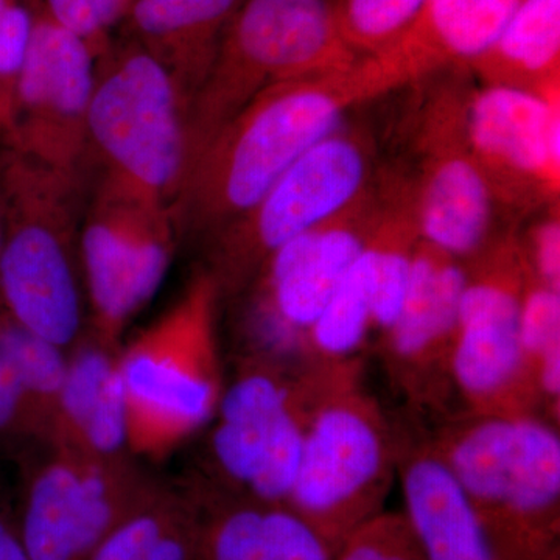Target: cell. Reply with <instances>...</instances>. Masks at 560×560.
I'll list each match as a JSON object with an SVG mask.
<instances>
[{
  "mask_svg": "<svg viewBox=\"0 0 560 560\" xmlns=\"http://www.w3.org/2000/svg\"><path fill=\"white\" fill-rule=\"evenodd\" d=\"M425 0H334L342 40L359 58L388 47L415 20Z\"/></svg>",
  "mask_w": 560,
  "mask_h": 560,
  "instance_id": "obj_28",
  "label": "cell"
},
{
  "mask_svg": "<svg viewBox=\"0 0 560 560\" xmlns=\"http://www.w3.org/2000/svg\"><path fill=\"white\" fill-rule=\"evenodd\" d=\"M359 60L338 32L334 0H243L187 113L186 178L217 131L265 88Z\"/></svg>",
  "mask_w": 560,
  "mask_h": 560,
  "instance_id": "obj_7",
  "label": "cell"
},
{
  "mask_svg": "<svg viewBox=\"0 0 560 560\" xmlns=\"http://www.w3.org/2000/svg\"><path fill=\"white\" fill-rule=\"evenodd\" d=\"M469 95L458 81L444 84L422 109L419 178L411 183L420 238L463 261L495 238V200L467 138Z\"/></svg>",
  "mask_w": 560,
  "mask_h": 560,
  "instance_id": "obj_14",
  "label": "cell"
},
{
  "mask_svg": "<svg viewBox=\"0 0 560 560\" xmlns=\"http://www.w3.org/2000/svg\"><path fill=\"white\" fill-rule=\"evenodd\" d=\"M243 0H132L121 35L161 62L194 102Z\"/></svg>",
  "mask_w": 560,
  "mask_h": 560,
  "instance_id": "obj_22",
  "label": "cell"
},
{
  "mask_svg": "<svg viewBox=\"0 0 560 560\" xmlns=\"http://www.w3.org/2000/svg\"><path fill=\"white\" fill-rule=\"evenodd\" d=\"M319 382V364L238 355L187 482L242 499L289 500Z\"/></svg>",
  "mask_w": 560,
  "mask_h": 560,
  "instance_id": "obj_6",
  "label": "cell"
},
{
  "mask_svg": "<svg viewBox=\"0 0 560 560\" xmlns=\"http://www.w3.org/2000/svg\"><path fill=\"white\" fill-rule=\"evenodd\" d=\"M94 75L90 47L43 9L22 69L7 147L51 167L91 175L88 113Z\"/></svg>",
  "mask_w": 560,
  "mask_h": 560,
  "instance_id": "obj_16",
  "label": "cell"
},
{
  "mask_svg": "<svg viewBox=\"0 0 560 560\" xmlns=\"http://www.w3.org/2000/svg\"><path fill=\"white\" fill-rule=\"evenodd\" d=\"M375 147L341 125L283 173L256 205L205 242L206 268L221 300H235L264 261L291 238L330 219L370 186Z\"/></svg>",
  "mask_w": 560,
  "mask_h": 560,
  "instance_id": "obj_10",
  "label": "cell"
},
{
  "mask_svg": "<svg viewBox=\"0 0 560 560\" xmlns=\"http://www.w3.org/2000/svg\"><path fill=\"white\" fill-rule=\"evenodd\" d=\"M467 138L495 202L514 209L559 202L560 94L503 86L470 91Z\"/></svg>",
  "mask_w": 560,
  "mask_h": 560,
  "instance_id": "obj_17",
  "label": "cell"
},
{
  "mask_svg": "<svg viewBox=\"0 0 560 560\" xmlns=\"http://www.w3.org/2000/svg\"><path fill=\"white\" fill-rule=\"evenodd\" d=\"M0 560H32L22 540L14 501L0 486Z\"/></svg>",
  "mask_w": 560,
  "mask_h": 560,
  "instance_id": "obj_34",
  "label": "cell"
},
{
  "mask_svg": "<svg viewBox=\"0 0 560 560\" xmlns=\"http://www.w3.org/2000/svg\"><path fill=\"white\" fill-rule=\"evenodd\" d=\"M522 0H425L415 20L378 57L405 83L469 69L492 46Z\"/></svg>",
  "mask_w": 560,
  "mask_h": 560,
  "instance_id": "obj_21",
  "label": "cell"
},
{
  "mask_svg": "<svg viewBox=\"0 0 560 560\" xmlns=\"http://www.w3.org/2000/svg\"><path fill=\"white\" fill-rule=\"evenodd\" d=\"M2 320H3V311H2V307H0V329H2Z\"/></svg>",
  "mask_w": 560,
  "mask_h": 560,
  "instance_id": "obj_37",
  "label": "cell"
},
{
  "mask_svg": "<svg viewBox=\"0 0 560 560\" xmlns=\"http://www.w3.org/2000/svg\"><path fill=\"white\" fill-rule=\"evenodd\" d=\"M407 86L378 55L352 68L265 88L210 139L175 202L183 242L205 243L248 212L350 110Z\"/></svg>",
  "mask_w": 560,
  "mask_h": 560,
  "instance_id": "obj_1",
  "label": "cell"
},
{
  "mask_svg": "<svg viewBox=\"0 0 560 560\" xmlns=\"http://www.w3.org/2000/svg\"><path fill=\"white\" fill-rule=\"evenodd\" d=\"M469 69L486 86L560 94V0H522Z\"/></svg>",
  "mask_w": 560,
  "mask_h": 560,
  "instance_id": "obj_23",
  "label": "cell"
},
{
  "mask_svg": "<svg viewBox=\"0 0 560 560\" xmlns=\"http://www.w3.org/2000/svg\"><path fill=\"white\" fill-rule=\"evenodd\" d=\"M189 103L168 70L121 35L95 60L88 168L175 208L186 178Z\"/></svg>",
  "mask_w": 560,
  "mask_h": 560,
  "instance_id": "obj_8",
  "label": "cell"
},
{
  "mask_svg": "<svg viewBox=\"0 0 560 560\" xmlns=\"http://www.w3.org/2000/svg\"><path fill=\"white\" fill-rule=\"evenodd\" d=\"M198 506L189 489L158 478L88 560H195Z\"/></svg>",
  "mask_w": 560,
  "mask_h": 560,
  "instance_id": "obj_24",
  "label": "cell"
},
{
  "mask_svg": "<svg viewBox=\"0 0 560 560\" xmlns=\"http://www.w3.org/2000/svg\"><path fill=\"white\" fill-rule=\"evenodd\" d=\"M131 3L132 0H43L51 20L79 36L95 60L116 39Z\"/></svg>",
  "mask_w": 560,
  "mask_h": 560,
  "instance_id": "obj_31",
  "label": "cell"
},
{
  "mask_svg": "<svg viewBox=\"0 0 560 560\" xmlns=\"http://www.w3.org/2000/svg\"><path fill=\"white\" fill-rule=\"evenodd\" d=\"M219 283L197 268L167 312L120 348L127 444L161 463L212 422L223 396Z\"/></svg>",
  "mask_w": 560,
  "mask_h": 560,
  "instance_id": "obj_4",
  "label": "cell"
},
{
  "mask_svg": "<svg viewBox=\"0 0 560 560\" xmlns=\"http://www.w3.org/2000/svg\"><path fill=\"white\" fill-rule=\"evenodd\" d=\"M523 259L530 275L552 290L560 291V219L559 206H551L544 219L521 238Z\"/></svg>",
  "mask_w": 560,
  "mask_h": 560,
  "instance_id": "obj_33",
  "label": "cell"
},
{
  "mask_svg": "<svg viewBox=\"0 0 560 560\" xmlns=\"http://www.w3.org/2000/svg\"><path fill=\"white\" fill-rule=\"evenodd\" d=\"M43 0H18L0 18V147L13 136L18 86Z\"/></svg>",
  "mask_w": 560,
  "mask_h": 560,
  "instance_id": "obj_29",
  "label": "cell"
},
{
  "mask_svg": "<svg viewBox=\"0 0 560 560\" xmlns=\"http://www.w3.org/2000/svg\"><path fill=\"white\" fill-rule=\"evenodd\" d=\"M427 436L503 560H560L559 427L464 411Z\"/></svg>",
  "mask_w": 560,
  "mask_h": 560,
  "instance_id": "obj_3",
  "label": "cell"
},
{
  "mask_svg": "<svg viewBox=\"0 0 560 560\" xmlns=\"http://www.w3.org/2000/svg\"><path fill=\"white\" fill-rule=\"evenodd\" d=\"M91 184L90 175L0 147V307L25 330L66 350L88 324L80 231Z\"/></svg>",
  "mask_w": 560,
  "mask_h": 560,
  "instance_id": "obj_2",
  "label": "cell"
},
{
  "mask_svg": "<svg viewBox=\"0 0 560 560\" xmlns=\"http://www.w3.org/2000/svg\"><path fill=\"white\" fill-rule=\"evenodd\" d=\"M14 460V510L32 560L90 559L158 480L131 455L101 458L39 444Z\"/></svg>",
  "mask_w": 560,
  "mask_h": 560,
  "instance_id": "obj_12",
  "label": "cell"
},
{
  "mask_svg": "<svg viewBox=\"0 0 560 560\" xmlns=\"http://www.w3.org/2000/svg\"><path fill=\"white\" fill-rule=\"evenodd\" d=\"M404 512L429 560H503L427 431L396 422Z\"/></svg>",
  "mask_w": 560,
  "mask_h": 560,
  "instance_id": "obj_18",
  "label": "cell"
},
{
  "mask_svg": "<svg viewBox=\"0 0 560 560\" xmlns=\"http://www.w3.org/2000/svg\"><path fill=\"white\" fill-rule=\"evenodd\" d=\"M466 265L452 355L455 396L471 415L540 416L521 348V237L506 232Z\"/></svg>",
  "mask_w": 560,
  "mask_h": 560,
  "instance_id": "obj_13",
  "label": "cell"
},
{
  "mask_svg": "<svg viewBox=\"0 0 560 560\" xmlns=\"http://www.w3.org/2000/svg\"><path fill=\"white\" fill-rule=\"evenodd\" d=\"M3 231H5V215H3L2 195H0V249H2Z\"/></svg>",
  "mask_w": 560,
  "mask_h": 560,
  "instance_id": "obj_35",
  "label": "cell"
},
{
  "mask_svg": "<svg viewBox=\"0 0 560 560\" xmlns=\"http://www.w3.org/2000/svg\"><path fill=\"white\" fill-rule=\"evenodd\" d=\"M374 272L364 248L308 330L302 363L360 359L359 352L374 330Z\"/></svg>",
  "mask_w": 560,
  "mask_h": 560,
  "instance_id": "obj_25",
  "label": "cell"
},
{
  "mask_svg": "<svg viewBox=\"0 0 560 560\" xmlns=\"http://www.w3.org/2000/svg\"><path fill=\"white\" fill-rule=\"evenodd\" d=\"M183 485L198 506L195 560H334V548L289 504Z\"/></svg>",
  "mask_w": 560,
  "mask_h": 560,
  "instance_id": "obj_19",
  "label": "cell"
},
{
  "mask_svg": "<svg viewBox=\"0 0 560 560\" xmlns=\"http://www.w3.org/2000/svg\"><path fill=\"white\" fill-rule=\"evenodd\" d=\"M334 560H429L404 511L378 512L352 530Z\"/></svg>",
  "mask_w": 560,
  "mask_h": 560,
  "instance_id": "obj_30",
  "label": "cell"
},
{
  "mask_svg": "<svg viewBox=\"0 0 560 560\" xmlns=\"http://www.w3.org/2000/svg\"><path fill=\"white\" fill-rule=\"evenodd\" d=\"M36 445L31 412L16 370L0 348V453L16 458Z\"/></svg>",
  "mask_w": 560,
  "mask_h": 560,
  "instance_id": "obj_32",
  "label": "cell"
},
{
  "mask_svg": "<svg viewBox=\"0 0 560 560\" xmlns=\"http://www.w3.org/2000/svg\"><path fill=\"white\" fill-rule=\"evenodd\" d=\"M183 235L171 206L106 176H92L80 231L86 329L121 346L131 320L167 278Z\"/></svg>",
  "mask_w": 560,
  "mask_h": 560,
  "instance_id": "obj_11",
  "label": "cell"
},
{
  "mask_svg": "<svg viewBox=\"0 0 560 560\" xmlns=\"http://www.w3.org/2000/svg\"><path fill=\"white\" fill-rule=\"evenodd\" d=\"M0 348L9 355L20 377L36 445L49 444L68 368V350L25 330L5 313Z\"/></svg>",
  "mask_w": 560,
  "mask_h": 560,
  "instance_id": "obj_27",
  "label": "cell"
},
{
  "mask_svg": "<svg viewBox=\"0 0 560 560\" xmlns=\"http://www.w3.org/2000/svg\"><path fill=\"white\" fill-rule=\"evenodd\" d=\"M120 348L88 329L70 346L49 444L101 458L130 455Z\"/></svg>",
  "mask_w": 560,
  "mask_h": 560,
  "instance_id": "obj_20",
  "label": "cell"
},
{
  "mask_svg": "<svg viewBox=\"0 0 560 560\" xmlns=\"http://www.w3.org/2000/svg\"><path fill=\"white\" fill-rule=\"evenodd\" d=\"M466 283V261L420 238L399 315L381 346L390 385L415 418H445L455 396L452 355Z\"/></svg>",
  "mask_w": 560,
  "mask_h": 560,
  "instance_id": "obj_15",
  "label": "cell"
},
{
  "mask_svg": "<svg viewBox=\"0 0 560 560\" xmlns=\"http://www.w3.org/2000/svg\"><path fill=\"white\" fill-rule=\"evenodd\" d=\"M14 2H18V0H0V18L3 16V13H5Z\"/></svg>",
  "mask_w": 560,
  "mask_h": 560,
  "instance_id": "obj_36",
  "label": "cell"
},
{
  "mask_svg": "<svg viewBox=\"0 0 560 560\" xmlns=\"http://www.w3.org/2000/svg\"><path fill=\"white\" fill-rule=\"evenodd\" d=\"M385 180L371 184L340 212L302 232L264 261L238 294V355L301 363L305 338L381 219Z\"/></svg>",
  "mask_w": 560,
  "mask_h": 560,
  "instance_id": "obj_9",
  "label": "cell"
},
{
  "mask_svg": "<svg viewBox=\"0 0 560 560\" xmlns=\"http://www.w3.org/2000/svg\"><path fill=\"white\" fill-rule=\"evenodd\" d=\"M521 348L540 416L559 427L560 291L534 278L528 268L521 301Z\"/></svg>",
  "mask_w": 560,
  "mask_h": 560,
  "instance_id": "obj_26",
  "label": "cell"
},
{
  "mask_svg": "<svg viewBox=\"0 0 560 560\" xmlns=\"http://www.w3.org/2000/svg\"><path fill=\"white\" fill-rule=\"evenodd\" d=\"M296 480L287 504L337 551L385 510L397 477V431L363 386L360 359L318 363Z\"/></svg>",
  "mask_w": 560,
  "mask_h": 560,
  "instance_id": "obj_5",
  "label": "cell"
}]
</instances>
